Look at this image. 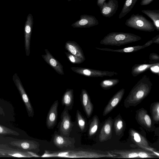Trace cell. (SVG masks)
<instances>
[{
    "instance_id": "1",
    "label": "cell",
    "mask_w": 159,
    "mask_h": 159,
    "mask_svg": "<svg viewBox=\"0 0 159 159\" xmlns=\"http://www.w3.org/2000/svg\"><path fill=\"white\" fill-rule=\"evenodd\" d=\"M152 85L149 77L144 75L133 87L125 99L124 107L128 108L139 104L148 95Z\"/></svg>"
},
{
    "instance_id": "2",
    "label": "cell",
    "mask_w": 159,
    "mask_h": 159,
    "mask_svg": "<svg viewBox=\"0 0 159 159\" xmlns=\"http://www.w3.org/2000/svg\"><path fill=\"white\" fill-rule=\"evenodd\" d=\"M118 155L109 152L90 150H65L58 151H45L41 157L98 158L115 157Z\"/></svg>"
},
{
    "instance_id": "3",
    "label": "cell",
    "mask_w": 159,
    "mask_h": 159,
    "mask_svg": "<svg viewBox=\"0 0 159 159\" xmlns=\"http://www.w3.org/2000/svg\"><path fill=\"white\" fill-rule=\"evenodd\" d=\"M134 34L124 32H113L107 34L101 40L100 43L105 45L120 46L141 39Z\"/></svg>"
},
{
    "instance_id": "4",
    "label": "cell",
    "mask_w": 159,
    "mask_h": 159,
    "mask_svg": "<svg viewBox=\"0 0 159 159\" xmlns=\"http://www.w3.org/2000/svg\"><path fill=\"white\" fill-rule=\"evenodd\" d=\"M125 24L130 28L144 31L151 32L156 29L152 22L139 14H132L126 20Z\"/></svg>"
},
{
    "instance_id": "5",
    "label": "cell",
    "mask_w": 159,
    "mask_h": 159,
    "mask_svg": "<svg viewBox=\"0 0 159 159\" xmlns=\"http://www.w3.org/2000/svg\"><path fill=\"white\" fill-rule=\"evenodd\" d=\"M129 134L132 141L142 149L153 152L159 157L158 152L151 147L147 139L139 132L131 128L129 130Z\"/></svg>"
},
{
    "instance_id": "6",
    "label": "cell",
    "mask_w": 159,
    "mask_h": 159,
    "mask_svg": "<svg viewBox=\"0 0 159 159\" xmlns=\"http://www.w3.org/2000/svg\"><path fill=\"white\" fill-rule=\"evenodd\" d=\"M12 79L24 103L28 116L33 117L34 115V109L20 80L16 73L13 75Z\"/></svg>"
},
{
    "instance_id": "7",
    "label": "cell",
    "mask_w": 159,
    "mask_h": 159,
    "mask_svg": "<svg viewBox=\"0 0 159 159\" xmlns=\"http://www.w3.org/2000/svg\"><path fill=\"white\" fill-rule=\"evenodd\" d=\"M135 119L138 123L148 131L155 129L152 119L148 111L143 108L139 109L136 112Z\"/></svg>"
},
{
    "instance_id": "8",
    "label": "cell",
    "mask_w": 159,
    "mask_h": 159,
    "mask_svg": "<svg viewBox=\"0 0 159 159\" xmlns=\"http://www.w3.org/2000/svg\"><path fill=\"white\" fill-rule=\"evenodd\" d=\"M61 122L60 131L61 135L64 136H69L73 126L68 110L65 108L61 116Z\"/></svg>"
},
{
    "instance_id": "9",
    "label": "cell",
    "mask_w": 159,
    "mask_h": 159,
    "mask_svg": "<svg viewBox=\"0 0 159 159\" xmlns=\"http://www.w3.org/2000/svg\"><path fill=\"white\" fill-rule=\"evenodd\" d=\"M99 22L95 17L86 14L80 16V19L71 25L73 28H90L98 25Z\"/></svg>"
},
{
    "instance_id": "10",
    "label": "cell",
    "mask_w": 159,
    "mask_h": 159,
    "mask_svg": "<svg viewBox=\"0 0 159 159\" xmlns=\"http://www.w3.org/2000/svg\"><path fill=\"white\" fill-rule=\"evenodd\" d=\"M113 125V120L111 117H109L105 121L100 131L99 140L100 142H104L111 139Z\"/></svg>"
},
{
    "instance_id": "11",
    "label": "cell",
    "mask_w": 159,
    "mask_h": 159,
    "mask_svg": "<svg viewBox=\"0 0 159 159\" xmlns=\"http://www.w3.org/2000/svg\"><path fill=\"white\" fill-rule=\"evenodd\" d=\"M118 7L117 0H109L105 2L100 7L101 14L106 17H111L116 12Z\"/></svg>"
},
{
    "instance_id": "12",
    "label": "cell",
    "mask_w": 159,
    "mask_h": 159,
    "mask_svg": "<svg viewBox=\"0 0 159 159\" xmlns=\"http://www.w3.org/2000/svg\"><path fill=\"white\" fill-rule=\"evenodd\" d=\"M45 54L42 55L44 61L52 67L58 74L64 75L63 67L61 64L49 52L47 49H45Z\"/></svg>"
},
{
    "instance_id": "13",
    "label": "cell",
    "mask_w": 159,
    "mask_h": 159,
    "mask_svg": "<svg viewBox=\"0 0 159 159\" xmlns=\"http://www.w3.org/2000/svg\"><path fill=\"white\" fill-rule=\"evenodd\" d=\"M10 144L20 149L28 151L38 150L40 145L39 143L37 141L29 140L13 141L10 143Z\"/></svg>"
},
{
    "instance_id": "14",
    "label": "cell",
    "mask_w": 159,
    "mask_h": 159,
    "mask_svg": "<svg viewBox=\"0 0 159 159\" xmlns=\"http://www.w3.org/2000/svg\"><path fill=\"white\" fill-rule=\"evenodd\" d=\"M39 157L35 153L31 152L0 148V157Z\"/></svg>"
},
{
    "instance_id": "15",
    "label": "cell",
    "mask_w": 159,
    "mask_h": 159,
    "mask_svg": "<svg viewBox=\"0 0 159 159\" xmlns=\"http://www.w3.org/2000/svg\"><path fill=\"white\" fill-rule=\"evenodd\" d=\"M125 92V89L122 88L119 90L112 97L104 108L103 116H106L120 102Z\"/></svg>"
},
{
    "instance_id": "16",
    "label": "cell",
    "mask_w": 159,
    "mask_h": 159,
    "mask_svg": "<svg viewBox=\"0 0 159 159\" xmlns=\"http://www.w3.org/2000/svg\"><path fill=\"white\" fill-rule=\"evenodd\" d=\"M58 102L55 101L51 107L47 114L46 125L48 129L53 128L56 125L57 115Z\"/></svg>"
},
{
    "instance_id": "17",
    "label": "cell",
    "mask_w": 159,
    "mask_h": 159,
    "mask_svg": "<svg viewBox=\"0 0 159 159\" xmlns=\"http://www.w3.org/2000/svg\"><path fill=\"white\" fill-rule=\"evenodd\" d=\"M80 99L84 110L88 118L91 116L93 110V106L87 91L85 89L81 90Z\"/></svg>"
},
{
    "instance_id": "18",
    "label": "cell",
    "mask_w": 159,
    "mask_h": 159,
    "mask_svg": "<svg viewBox=\"0 0 159 159\" xmlns=\"http://www.w3.org/2000/svg\"><path fill=\"white\" fill-rule=\"evenodd\" d=\"M75 141L73 139L66 137L61 135L55 134L53 137V143L58 148L61 149L72 146Z\"/></svg>"
},
{
    "instance_id": "19",
    "label": "cell",
    "mask_w": 159,
    "mask_h": 159,
    "mask_svg": "<svg viewBox=\"0 0 159 159\" xmlns=\"http://www.w3.org/2000/svg\"><path fill=\"white\" fill-rule=\"evenodd\" d=\"M65 49L68 52L82 59L84 61L85 58L83 51L79 45L74 41H68L66 42Z\"/></svg>"
},
{
    "instance_id": "20",
    "label": "cell",
    "mask_w": 159,
    "mask_h": 159,
    "mask_svg": "<svg viewBox=\"0 0 159 159\" xmlns=\"http://www.w3.org/2000/svg\"><path fill=\"white\" fill-rule=\"evenodd\" d=\"M28 21L25 27V46L26 56L30 54V48L33 19L31 15L29 17Z\"/></svg>"
},
{
    "instance_id": "21",
    "label": "cell",
    "mask_w": 159,
    "mask_h": 159,
    "mask_svg": "<svg viewBox=\"0 0 159 159\" xmlns=\"http://www.w3.org/2000/svg\"><path fill=\"white\" fill-rule=\"evenodd\" d=\"M138 149L128 150H114L109 151V152L118 155L115 158H139L138 153Z\"/></svg>"
},
{
    "instance_id": "22",
    "label": "cell",
    "mask_w": 159,
    "mask_h": 159,
    "mask_svg": "<svg viewBox=\"0 0 159 159\" xmlns=\"http://www.w3.org/2000/svg\"><path fill=\"white\" fill-rule=\"evenodd\" d=\"M74 102L73 90L68 89L64 94L61 100V103L68 110L72 109Z\"/></svg>"
},
{
    "instance_id": "23",
    "label": "cell",
    "mask_w": 159,
    "mask_h": 159,
    "mask_svg": "<svg viewBox=\"0 0 159 159\" xmlns=\"http://www.w3.org/2000/svg\"><path fill=\"white\" fill-rule=\"evenodd\" d=\"M159 65V62L151 64H136L132 68L131 73L134 77H136L150 69L152 66Z\"/></svg>"
},
{
    "instance_id": "24",
    "label": "cell",
    "mask_w": 159,
    "mask_h": 159,
    "mask_svg": "<svg viewBox=\"0 0 159 159\" xmlns=\"http://www.w3.org/2000/svg\"><path fill=\"white\" fill-rule=\"evenodd\" d=\"M114 125L116 134L117 136L121 135L124 131L126 124L120 114L115 118Z\"/></svg>"
},
{
    "instance_id": "25",
    "label": "cell",
    "mask_w": 159,
    "mask_h": 159,
    "mask_svg": "<svg viewBox=\"0 0 159 159\" xmlns=\"http://www.w3.org/2000/svg\"><path fill=\"white\" fill-rule=\"evenodd\" d=\"M141 11L152 20L156 29L159 31V10H143Z\"/></svg>"
},
{
    "instance_id": "26",
    "label": "cell",
    "mask_w": 159,
    "mask_h": 159,
    "mask_svg": "<svg viewBox=\"0 0 159 159\" xmlns=\"http://www.w3.org/2000/svg\"><path fill=\"white\" fill-rule=\"evenodd\" d=\"M145 48L143 45H137L132 47H128L120 49H113L108 48H96L98 50L103 51H107L112 52H120V53H129L137 51L140 49Z\"/></svg>"
},
{
    "instance_id": "27",
    "label": "cell",
    "mask_w": 159,
    "mask_h": 159,
    "mask_svg": "<svg viewBox=\"0 0 159 159\" xmlns=\"http://www.w3.org/2000/svg\"><path fill=\"white\" fill-rule=\"evenodd\" d=\"M138 0H125L123 6L119 16L121 19L129 13L133 8Z\"/></svg>"
},
{
    "instance_id": "28",
    "label": "cell",
    "mask_w": 159,
    "mask_h": 159,
    "mask_svg": "<svg viewBox=\"0 0 159 159\" xmlns=\"http://www.w3.org/2000/svg\"><path fill=\"white\" fill-rule=\"evenodd\" d=\"M99 119L97 115H94L89 125L88 132L89 137L93 136L97 132L99 125Z\"/></svg>"
},
{
    "instance_id": "29",
    "label": "cell",
    "mask_w": 159,
    "mask_h": 159,
    "mask_svg": "<svg viewBox=\"0 0 159 159\" xmlns=\"http://www.w3.org/2000/svg\"><path fill=\"white\" fill-rule=\"evenodd\" d=\"M150 112L153 121L158 124L159 121V102H155L152 103L150 107Z\"/></svg>"
},
{
    "instance_id": "30",
    "label": "cell",
    "mask_w": 159,
    "mask_h": 159,
    "mask_svg": "<svg viewBox=\"0 0 159 159\" xmlns=\"http://www.w3.org/2000/svg\"><path fill=\"white\" fill-rule=\"evenodd\" d=\"M120 82L119 79H111L102 80L100 85L104 89L108 90Z\"/></svg>"
},
{
    "instance_id": "31",
    "label": "cell",
    "mask_w": 159,
    "mask_h": 159,
    "mask_svg": "<svg viewBox=\"0 0 159 159\" xmlns=\"http://www.w3.org/2000/svg\"><path fill=\"white\" fill-rule=\"evenodd\" d=\"M76 117L78 125L81 131L83 132L86 127V121L80 111L77 110Z\"/></svg>"
},
{
    "instance_id": "32",
    "label": "cell",
    "mask_w": 159,
    "mask_h": 159,
    "mask_svg": "<svg viewBox=\"0 0 159 159\" xmlns=\"http://www.w3.org/2000/svg\"><path fill=\"white\" fill-rule=\"evenodd\" d=\"M0 134L18 136L20 134L17 131L0 124Z\"/></svg>"
},
{
    "instance_id": "33",
    "label": "cell",
    "mask_w": 159,
    "mask_h": 159,
    "mask_svg": "<svg viewBox=\"0 0 159 159\" xmlns=\"http://www.w3.org/2000/svg\"><path fill=\"white\" fill-rule=\"evenodd\" d=\"M138 153L139 158H158L159 157L153 152L146 151L142 149H138Z\"/></svg>"
},
{
    "instance_id": "34",
    "label": "cell",
    "mask_w": 159,
    "mask_h": 159,
    "mask_svg": "<svg viewBox=\"0 0 159 159\" xmlns=\"http://www.w3.org/2000/svg\"><path fill=\"white\" fill-rule=\"evenodd\" d=\"M65 53L68 59L73 64H80L84 61L69 52H66Z\"/></svg>"
},
{
    "instance_id": "35",
    "label": "cell",
    "mask_w": 159,
    "mask_h": 159,
    "mask_svg": "<svg viewBox=\"0 0 159 159\" xmlns=\"http://www.w3.org/2000/svg\"><path fill=\"white\" fill-rule=\"evenodd\" d=\"M153 43L159 44V34L156 35L151 40L148 41L143 45L145 48L148 47Z\"/></svg>"
},
{
    "instance_id": "36",
    "label": "cell",
    "mask_w": 159,
    "mask_h": 159,
    "mask_svg": "<svg viewBox=\"0 0 159 159\" xmlns=\"http://www.w3.org/2000/svg\"><path fill=\"white\" fill-rule=\"evenodd\" d=\"M149 58L150 61L158 62L159 61V56L157 53H152L150 54Z\"/></svg>"
},
{
    "instance_id": "37",
    "label": "cell",
    "mask_w": 159,
    "mask_h": 159,
    "mask_svg": "<svg viewBox=\"0 0 159 159\" xmlns=\"http://www.w3.org/2000/svg\"><path fill=\"white\" fill-rule=\"evenodd\" d=\"M159 65L154 66L150 68L151 71L154 73L157 74L159 75Z\"/></svg>"
},
{
    "instance_id": "38",
    "label": "cell",
    "mask_w": 159,
    "mask_h": 159,
    "mask_svg": "<svg viewBox=\"0 0 159 159\" xmlns=\"http://www.w3.org/2000/svg\"><path fill=\"white\" fill-rule=\"evenodd\" d=\"M154 0H141L140 4L142 6L147 5L151 3Z\"/></svg>"
},
{
    "instance_id": "39",
    "label": "cell",
    "mask_w": 159,
    "mask_h": 159,
    "mask_svg": "<svg viewBox=\"0 0 159 159\" xmlns=\"http://www.w3.org/2000/svg\"><path fill=\"white\" fill-rule=\"evenodd\" d=\"M106 0H97V5L99 7L102 6L103 3L105 2Z\"/></svg>"
},
{
    "instance_id": "40",
    "label": "cell",
    "mask_w": 159,
    "mask_h": 159,
    "mask_svg": "<svg viewBox=\"0 0 159 159\" xmlns=\"http://www.w3.org/2000/svg\"><path fill=\"white\" fill-rule=\"evenodd\" d=\"M0 115L3 116H4L5 115L3 109L1 106H0Z\"/></svg>"
},
{
    "instance_id": "41",
    "label": "cell",
    "mask_w": 159,
    "mask_h": 159,
    "mask_svg": "<svg viewBox=\"0 0 159 159\" xmlns=\"http://www.w3.org/2000/svg\"><path fill=\"white\" fill-rule=\"evenodd\" d=\"M68 0V2H70V1H71L72 0ZM79 0V1H81V0Z\"/></svg>"
}]
</instances>
